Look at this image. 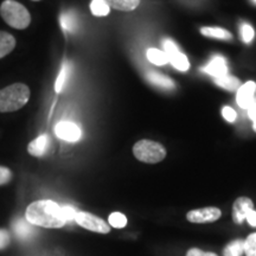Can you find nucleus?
Here are the masks:
<instances>
[{
    "label": "nucleus",
    "instance_id": "obj_1",
    "mask_svg": "<svg viewBox=\"0 0 256 256\" xmlns=\"http://www.w3.org/2000/svg\"><path fill=\"white\" fill-rule=\"evenodd\" d=\"M25 218L34 226L42 228L57 229L62 228L66 224L63 216L62 206L56 202L43 200H36L28 206L25 212Z\"/></svg>",
    "mask_w": 256,
    "mask_h": 256
},
{
    "label": "nucleus",
    "instance_id": "obj_9",
    "mask_svg": "<svg viewBox=\"0 0 256 256\" xmlns=\"http://www.w3.org/2000/svg\"><path fill=\"white\" fill-rule=\"evenodd\" d=\"M252 210H254V203L250 198L238 197L232 204V220L236 224H242Z\"/></svg>",
    "mask_w": 256,
    "mask_h": 256
},
{
    "label": "nucleus",
    "instance_id": "obj_25",
    "mask_svg": "<svg viewBox=\"0 0 256 256\" xmlns=\"http://www.w3.org/2000/svg\"><path fill=\"white\" fill-rule=\"evenodd\" d=\"M244 255L256 256V232H252L244 240Z\"/></svg>",
    "mask_w": 256,
    "mask_h": 256
},
{
    "label": "nucleus",
    "instance_id": "obj_12",
    "mask_svg": "<svg viewBox=\"0 0 256 256\" xmlns=\"http://www.w3.org/2000/svg\"><path fill=\"white\" fill-rule=\"evenodd\" d=\"M50 146V138L48 134H42V136H37L36 139L32 140V142L28 145V152L31 156H43L48 152Z\"/></svg>",
    "mask_w": 256,
    "mask_h": 256
},
{
    "label": "nucleus",
    "instance_id": "obj_8",
    "mask_svg": "<svg viewBox=\"0 0 256 256\" xmlns=\"http://www.w3.org/2000/svg\"><path fill=\"white\" fill-rule=\"evenodd\" d=\"M55 133L60 139L68 142H76L81 139L82 132L76 124L70 121H60L56 124Z\"/></svg>",
    "mask_w": 256,
    "mask_h": 256
},
{
    "label": "nucleus",
    "instance_id": "obj_22",
    "mask_svg": "<svg viewBox=\"0 0 256 256\" xmlns=\"http://www.w3.org/2000/svg\"><path fill=\"white\" fill-rule=\"evenodd\" d=\"M70 72H72V66H70L69 62H64L62 68H60V75L58 78L56 80V83H55V90L57 92H62V89L64 88V86H66V80H68L69 75H70Z\"/></svg>",
    "mask_w": 256,
    "mask_h": 256
},
{
    "label": "nucleus",
    "instance_id": "obj_32",
    "mask_svg": "<svg viewBox=\"0 0 256 256\" xmlns=\"http://www.w3.org/2000/svg\"><path fill=\"white\" fill-rule=\"evenodd\" d=\"M246 220H248V223L250 224L252 226H256V211L255 210H252L249 211V214L246 217Z\"/></svg>",
    "mask_w": 256,
    "mask_h": 256
},
{
    "label": "nucleus",
    "instance_id": "obj_2",
    "mask_svg": "<svg viewBox=\"0 0 256 256\" xmlns=\"http://www.w3.org/2000/svg\"><path fill=\"white\" fill-rule=\"evenodd\" d=\"M30 88L24 83H14L0 89V113L19 110L30 100Z\"/></svg>",
    "mask_w": 256,
    "mask_h": 256
},
{
    "label": "nucleus",
    "instance_id": "obj_19",
    "mask_svg": "<svg viewBox=\"0 0 256 256\" xmlns=\"http://www.w3.org/2000/svg\"><path fill=\"white\" fill-rule=\"evenodd\" d=\"M60 26L66 32H74L78 28V18H76V14L72 11L64 12L60 16Z\"/></svg>",
    "mask_w": 256,
    "mask_h": 256
},
{
    "label": "nucleus",
    "instance_id": "obj_23",
    "mask_svg": "<svg viewBox=\"0 0 256 256\" xmlns=\"http://www.w3.org/2000/svg\"><path fill=\"white\" fill-rule=\"evenodd\" d=\"M90 11L96 17H104L110 14V8L104 0H92L90 2Z\"/></svg>",
    "mask_w": 256,
    "mask_h": 256
},
{
    "label": "nucleus",
    "instance_id": "obj_26",
    "mask_svg": "<svg viewBox=\"0 0 256 256\" xmlns=\"http://www.w3.org/2000/svg\"><path fill=\"white\" fill-rule=\"evenodd\" d=\"M255 32L254 28H252V25L249 24H242L241 25V38L244 43H250V42L254 40Z\"/></svg>",
    "mask_w": 256,
    "mask_h": 256
},
{
    "label": "nucleus",
    "instance_id": "obj_28",
    "mask_svg": "<svg viewBox=\"0 0 256 256\" xmlns=\"http://www.w3.org/2000/svg\"><path fill=\"white\" fill-rule=\"evenodd\" d=\"M62 211H63V216H64V218H66V223L75 220L76 214H78V211L75 210V208H72L70 206H62Z\"/></svg>",
    "mask_w": 256,
    "mask_h": 256
},
{
    "label": "nucleus",
    "instance_id": "obj_4",
    "mask_svg": "<svg viewBox=\"0 0 256 256\" xmlns=\"http://www.w3.org/2000/svg\"><path fill=\"white\" fill-rule=\"evenodd\" d=\"M133 154L139 162L146 164H156L165 159L166 148L162 144L153 140L142 139L133 146Z\"/></svg>",
    "mask_w": 256,
    "mask_h": 256
},
{
    "label": "nucleus",
    "instance_id": "obj_29",
    "mask_svg": "<svg viewBox=\"0 0 256 256\" xmlns=\"http://www.w3.org/2000/svg\"><path fill=\"white\" fill-rule=\"evenodd\" d=\"M222 115L228 122H234L236 120V116H238L236 112L232 107H224L222 110Z\"/></svg>",
    "mask_w": 256,
    "mask_h": 256
},
{
    "label": "nucleus",
    "instance_id": "obj_5",
    "mask_svg": "<svg viewBox=\"0 0 256 256\" xmlns=\"http://www.w3.org/2000/svg\"><path fill=\"white\" fill-rule=\"evenodd\" d=\"M75 222L82 228L90 230V232L98 234H108L110 232V226L100 217L92 215L86 211H78L75 217Z\"/></svg>",
    "mask_w": 256,
    "mask_h": 256
},
{
    "label": "nucleus",
    "instance_id": "obj_33",
    "mask_svg": "<svg viewBox=\"0 0 256 256\" xmlns=\"http://www.w3.org/2000/svg\"><path fill=\"white\" fill-rule=\"evenodd\" d=\"M248 115L252 121L256 119V100L252 102V104L248 108Z\"/></svg>",
    "mask_w": 256,
    "mask_h": 256
},
{
    "label": "nucleus",
    "instance_id": "obj_6",
    "mask_svg": "<svg viewBox=\"0 0 256 256\" xmlns=\"http://www.w3.org/2000/svg\"><path fill=\"white\" fill-rule=\"evenodd\" d=\"M164 52L168 57V63H171L179 72H188L190 68L188 57L179 51L178 46L171 40H164Z\"/></svg>",
    "mask_w": 256,
    "mask_h": 256
},
{
    "label": "nucleus",
    "instance_id": "obj_13",
    "mask_svg": "<svg viewBox=\"0 0 256 256\" xmlns=\"http://www.w3.org/2000/svg\"><path fill=\"white\" fill-rule=\"evenodd\" d=\"M34 226L26 218H18L14 222V232L18 238L26 240L34 232Z\"/></svg>",
    "mask_w": 256,
    "mask_h": 256
},
{
    "label": "nucleus",
    "instance_id": "obj_11",
    "mask_svg": "<svg viewBox=\"0 0 256 256\" xmlns=\"http://www.w3.org/2000/svg\"><path fill=\"white\" fill-rule=\"evenodd\" d=\"M202 70H203L206 74H208V75L212 76L214 78H216L228 74V66H226V60L224 57L220 55H215L212 58H211L210 62L208 63Z\"/></svg>",
    "mask_w": 256,
    "mask_h": 256
},
{
    "label": "nucleus",
    "instance_id": "obj_14",
    "mask_svg": "<svg viewBox=\"0 0 256 256\" xmlns=\"http://www.w3.org/2000/svg\"><path fill=\"white\" fill-rule=\"evenodd\" d=\"M146 80L152 84L156 86V87L162 88V89H174V82L172 81L171 78H168V76L162 75V74H159L156 72H150L146 74Z\"/></svg>",
    "mask_w": 256,
    "mask_h": 256
},
{
    "label": "nucleus",
    "instance_id": "obj_36",
    "mask_svg": "<svg viewBox=\"0 0 256 256\" xmlns=\"http://www.w3.org/2000/svg\"><path fill=\"white\" fill-rule=\"evenodd\" d=\"M32 2H40V0H32Z\"/></svg>",
    "mask_w": 256,
    "mask_h": 256
},
{
    "label": "nucleus",
    "instance_id": "obj_16",
    "mask_svg": "<svg viewBox=\"0 0 256 256\" xmlns=\"http://www.w3.org/2000/svg\"><path fill=\"white\" fill-rule=\"evenodd\" d=\"M214 82H215L216 86H218V87L226 89L228 92H238L240 87L242 86L241 81L238 78L228 75V74L224 76H220V78H214Z\"/></svg>",
    "mask_w": 256,
    "mask_h": 256
},
{
    "label": "nucleus",
    "instance_id": "obj_20",
    "mask_svg": "<svg viewBox=\"0 0 256 256\" xmlns=\"http://www.w3.org/2000/svg\"><path fill=\"white\" fill-rule=\"evenodd\" d=\"M146 56L147 60L151 63L156 64V66H165V64L168 63V57L164 51L154 49V48H151V49L147 50Z\"/></svg>",
    "mask_w": 256,
    "mask_h": 256
},
{
    "label": "nucleus",
    "instance_id": "obj_7",
    "mask_svg": "<svg viewBox=\"0 0 256 256\" xmlns=\"http://www.w3.org/2000/svg\"><path fill=\"white\" fill-rule=\"evenodd\" d=\"M222 211L216 206H206L191 210L186 214V220L191 223H211L220 220Z\"/></svg>",
    "mask_w": 256,
    "mask_h": 256
},
{
    "label": "nucleus",
    "instance_id": "obj_3",
    "mask_svg": "<svg viewBox=\"0 0 256 256\" xmlns=\"http://www.w3.org/2000/svg\"><path fill=\"white\" fill-rule=\"evenodd\" d=\"M0 16L6 24L17 30H24L31 23L28 10L16 0H4L0 5Z\"/></svg>",
    "mask_w": 256,
    "mask_h": 256
},
{
    "label": "nucleus",
    "instance_id": "obj_17",
    "mask_svg": "<svg viewBox=\"0 0 256 256\" xmlns=\"http://www.w3.org/2000/svg\"><path fill=\"white\" fill-rule=\"evenodd\" d=\"M200 34L206 37L216 38V40H232V32L222 28H211V26H204L200 28Z\"/></svg>",
    "mask_w": 256,
    "mask_h": 256
},
{
    "label": "nucleus",
    "instance_id": "obj_15",
    "mask_svg": "<svg viewBox=\"0 0 256 256\" xmlns=\"http://www.w3.org/2000/svg\"><path fill=\"white\" fill-rule=\"evenodd\" d=\"M16 38L6 31H0V60L11 54L16 48Z\"/></svg>",
    "mask_w": 256,
    "mask_h": 256
},
{
    "label": "nucleus",
    "instance_id": "obj_35",
    "mask_svg": "<svg viewBox=\"0 0 256 256\" xmlns=\"http://www.w3.org/2000/svg\"><path fill=\"white\" fill-rule=\"evenodd\" d=\"M250 2H252L254 5H256V0H250Z\"/></svg>",
    "mask_w": 256,
    "mask_h": 256
},
{
    "label": "nucleus",
    "instance_id": "obj_18",
    "mask_svg": "<svg viewBox=\"0 0 256 256\" xmlns=\"http://www.w3.org/2000/svg\"><path fill=\"white\" fill-rule=\"evenodd\" d=\"M104 2L110 8L124 12L133 11L140 4V0H104Z\"/></svg>",
    "mask_w": 256,
    "mask_h": 256
},
{
    "label": "nucleus",
    "instance_id": "obj_10",
    "mask_svg": "<svg viewBox=\"0 0 256 256\" xmlns=\"http://www.w3.org/2000/svg\"><path fill=\"white\" fill-rule=\"evenodd\" d=\"M255 92H256V83L254 81H248L244 84H242L238 90V95H236V101L240 107L243 110H248L252 104L255 98Z\"/></svg>",
    "mask_w": 256,
    "mask_h": 256
},
{
    "label": "nucleus",
    "instance_id": "obj_30",
    "mask_svg": "<svg viewBox=\"0 0 256 256\" xmlns=\"http://www.w3.org/2000/svg\"><path fill=\"white\" fill-rule=\"evenodd\" d=\"M11 241V236L10 232L5 229H0V249H5Z\"/></svg>",
    "mask_w": 256,
    "mask_h": 256
},
{
    "label": "nucleus",
    "instance_id": "obj_34",
    "mask_svg": "<svg viewBox=\"0 0 256 256\" xmlns=\"http://www.w3.org/2000/svg\"><path fill=\"white\" fill-rule=\"evenodd\" d=\"M252 127H254V130L256 132V119L254 120V124H252Z\"/></svg>",
    "mask_w": 256,
    "mask_h": 256
},
{
    "label": "nucleus",
    "instance_id": "obj_24",
    "mask_svg": "<svg viewBox=\"0 0 256 256\" xmlns=\"http://www.w3.org/2000/svg\"><path fill=\"white\" fill-rule=\"evenodd\" d=\"M108 224L110 226H114L116 229H121L124 226H126L127 224V218L124 214L121 212H113L110 215V218H108Z\"/></svg>",
    "mask_w": 256,
    "mask_h": 256
},
{
    "label": "nucleus",
    "instance_id": "obj_31",
    "mask_svg": "<svg viewBox=\"0 0 256 256\" xmlns=\"http://www.w3.org/2000/svg\"><path fill=\"white\" fill-rule=\"evenodd\" d=\"M186 256H218L215 252H208L200 248H191L186 252Z\"/></svg>",
    "mask_w": 256,
    "mask_h": 256
},
{
    "label": "nucleus",
    "instance_id": "obj_21",
    "mask_svg": "<svg viewBox=\"0 0 256 256\" xmlns=\"http://www.w3.org/2000/svg\"><path fill=\"white\" fill-rule=\"evenodd\" d=\"M244 254V241L243 240H235L230 242L223 250L224 256H242Z\"/></svg>",
    "mask_w": 256,
    "mask_h": 256
},
{
    "label": "nucleus",
    "instance_id": "obj_27",
    "mask_svg": "<svg viewBox=\"0 0 256 256\" xmlns=\"http://www.w3.org/2000/svg\"><path fill=\"white\" fill-rule=\"evenodd\" d=\"M12 180V171L5 166H0V186Z\"/></svg>",
    "mask_w": 256,
    "mask_h": 256
}]
</instances>
